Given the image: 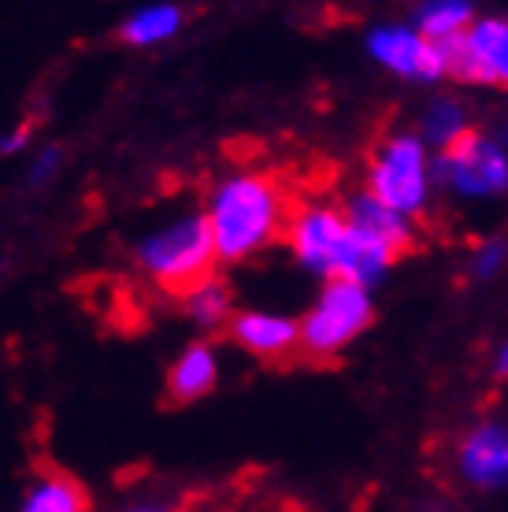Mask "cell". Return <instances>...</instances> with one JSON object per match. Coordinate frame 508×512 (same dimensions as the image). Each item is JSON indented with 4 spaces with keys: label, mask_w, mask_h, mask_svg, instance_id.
<instances>
[{
    "label": "cell",
    "mask_w": 508,
    "mask_h": 512,
    "mask_svg": "<svg viewBox=\"0 0 508 512\" xmlns=\"http://www.w3.org/2000/svg\"><path fill=\"white\" fill-rule=\"evenodd\" d=\"M471 130L468 123V112H464V104L457 97H434L427 104V112L420 119V134L416 138L427 145V153H445L449 145H457L464 134Z\"/></svg>",
    "instance_id": "4fadbf2b"
},
{
    "label": "cell",
    "mask_w": 508,
    "mask_h": 512,
    "mask_svg": "<svg viewBox=\"0 0 508 512\" xmlns=\"http://www.w3.org/2000/svg\"><path fill=\"white\" fill-rule=\"evenodd\" d=\"M457 468L471 487L501 490L508 479V435L501 420H486L460 442Z\"/></svg>",
    "instance_id": "9c48e42d"
},
{
    "label": "cell",
    "mask_w": 508,
    "mask_h": 512,
    "mask_svg": "<svg viewBox=\"0 0 508 512\" xmlns=\"http://www.w3.org/2000/svg\"><path fill=\"white\" fill-rule=\"evenodd\" d=\"M134 260L149 279L175 297H186L201 282L216 279V245L201 208L178 212L134 245Z\"/></svg>",
    "instance_id": "3957f363"
},
{
    "label": "cell",
    "mask_w": 508,
    "mask_h": 512,
    "mask_svg": "<svg viewBox=\"0 0 508 512\" xmlns=\"http://www.w3.org/2000/svg\"><path fill=\"white\" fill-rule=\"evenodd\" d=\"M26 145V127H15L8 134H0V156H12Z\"/></svg>",
    "instance_id": "ffe728a7"
},
{
    "label": "cell",
    "mask_w": 508,
    "mask_h": 512,
    "mask_svg": "<svg viewBox=\"0 0 508 512\" xmlns=\"http://www.w3.org/2000/svg\"><path fill=\"white\" fill-rule=\"evenodd\" d=\"M204 219H208V234L216 245V260L242 264L249 256L264 253L267 245L286 238L290 201L275 179L256 175V171H238L212 190Z\"/></svg>",
    "instance_id": "6da1fadb"
},
{
    "label": "cell",
    "mask_w": 508,
    "mask_h": 512,
    "mask_svg": "<svg viewBox=\"0 0 508 512\" xmlns=\"http://www.w3.org/2000/svg\"><path fill=\"white\" fill-rule=\"evenodd\" d=\"M182 30V8L175 4H153V8H141L119 26V38L134 45V49H145V45H156V41L175 38Z\"/></svg>",
    "instance_id": "9a60e30c"
},
{
    "label": "cell",
    "mask_w": 508,
    "mask_h": 512,
    "mask_svg": "<svg viewBox=\"0 0 508 512\" xmlns=\"http://www.w3.org/2000/svg\"><path fill=\"white\" fill-rule=\"evenodd\" d=\"M127 512H175V509H167V505H134Z\"/></svg>",
    "instance_id": "44dd1931"
},
{
    "label": "cell",
    "mask_w": 508,
    "mask_h": 512,
    "mask_svg": "<svg viewBox=\"0 0 508 512\" xmlns=\"http://www.w3.org/2000/svg\"><path fill=\"white\" fill-rule=\"evenodd\" d=\"M505 264V242L501 238H490V242L479 245V253H475V264H471V275L475 279H494L497 271Z\"/></svg>",
    "instance_id": "ac0fdd59"
},
{
    "label": "cell",
    "mask_w": 508,
    "mask_h": 512,
    "mask_svg": "<svg viewBox=\"0 0 508 512\" xmlns=\"http://www.w3.org/2000/svg\"><path fill=\"white\" fill-rule=\"evenodd\" d=\"M475 19V8L468 0H434V4H423L416 12V34L427 41H449L457 38L460 30H468V23Z\"/></svg>",
    "instance_id": "2e32d148"
},
{
    "label": "cell",
    "mask_w": 508,
    "mask_h": 512,
    "mask_svg": "<svg viewBox=\"0 0 508 512\" xmlns=\"http://www.w3.org/2000/svg\"><path fill=\"white\" fill-rule=\"evenodd\" d=\"M19 512H86V490L78 487L71 475L45 472L26 490Z\"/></svg>",
    "instance_id": "5bb4252c"
},
{
    "label": "cell",
    "mask_w": 508,
    "mask_h": 512,
    "mask_svg": "<svg viewBox=\"0 0 508 512\" xmlns=\"http://www.w3.org/2000/svg\"><path fill=\"white\" fill-rule=\"evenodd\" d=\"M219 383V357L208 342H193L182 357L171 364L167 372V397L175 405H186V401H197V397L212 394Z\"/></svg>",
    "instance_id": "7c38bea8"
},
{
    "label": "cell",
    "mask_w": 508,
    "mask_h": 512,
    "mask_svg": "<svg viewBox=\"0 0 508 512\" xmlns=\"http://www.w3.org/2000/svg\"><path fill=\"white\" fill-rule=\"evenodd\" d=\"M286 242H290L293 256L301 260V268H308L312 275H323L327 282H353L360 290L379 286L382 275L394 268L397 260L390 249L349 231L342 208L331 205H308L290 212Z\"/></svg>",
    "instance_id": "7a4b0ae2"
},
{
    "label": "cell",
    "mask_w": 508,
    "mask_h": 512,
    "mask_svg": "<svg viewBox=\"0 0 508 512\" xmlns=\"http://www.w3.org/2000/svg\"><path fill=\"white\" fill-rule=\"evenodd\" d=\"M368 197L397 216H420L431 201V153L416 134H394L371 156Z\"/></svg>",
    "instance_id": "277c9868"
},
{
    "label": "cell",
    "mask_w": 508,
    "mask_h": 512,
    "mask_svg": "<svg viewBox=\"0 0 508 512\" xmlns=\"http://www.w3.org/2000/svg\"><path fill=\"white\" fill-rule=\"evenodd\" d=\"M342 219L349 223V231H356L360 238L390 249V253L401 260V256L416 245V227L408 216H397L390 208H382L375 197L368 193H353L349 201L342 205Z\"/></svg>",
    "instance_id": "30bf717a"
},
{
    "label": "cell",
    "mask_w": 508,
    "mask_h": 512,
    "mask_svg": "<svg viewBox=\"0 0 508 512\" xmlns=\"http://www.w3.org/2000/svg\"><path fill=\"white\" fill-rule=\"evenodd\" d=\"M182 308H186V316H190L193 323L216 331V327H227L230 316H234V294H230L227 282L208 279V282H201L197 290H190V294L182 297Z\"/></svg>",
    "instance_id": "e0dca14e"
},
{
    "label": "cell",
    "mask_w": 508,
    "mask_h": 512,
    "mask_svg": "<svg viewBox=\"0 0 508 512\" xmlns=\"http://www.w3.org/2000/svg\"><path fill=\"white\" fill-rule=\"evenodd\" d=\"M371 320H375V305L368 290L331 279L316 297V305L308 308L305 320L297 323V349H305L308 357H334L368 331Z\"/></svg>",
    "instance_id": "5b68a950"
},
{
    "label": "cell",
    "mask_w": 508,
    "mask_h": 512,
    "mask_svg": "<svg viewBox=\"0 0 508 512\" xmlns=\"http://www.w3.org/2000/svg\"><path fill=\"white\" fill-rule=\"evenodd\" d=\"M445 75L479 86H505L508 82V23L505 19H471L457 38L438 41Z\"/></svg>",
    "instance_id": "52a82bcc"
},
{
    "label": "cell",
    "mask_w": 508,
    "mask_h": 512,
    "mask_svg": "<svg viewBox=\"0 0 508 512\" xmlns=\"http://www.w3.org/2000/svg\"><path fill=\"white\" fill-rule=\"evenodd\" d=\"M56 167H60V149H45V153L34 160V171H30V186H34V190L49 186V179L56 175Z\"/></svg>",
    "instance_id": "d6986e66"
},
{
    "label": "cell",
    "mask_w": 508,
    "mask_h": 512,
    "mask_svg": "<svg viewBox=\"0 0 508 512\" xmlns=\"http://www.w3.org/2000/svg\"><path fill=\"white\" fill-rule=\"evenodd\" d=\"M368 52L382 67H390L394 75L416 78V82H438V78H445V64L438 45L420 38L405 23L375 26L368 34Z\"/></svg>",
    "instance_id": "ba28073f"
},
{
    "label": "cell",
    "mask_w": 508,
    "mask_h": 512,
    "mask_svg": "<svg viewBox=\"0 0 508 512\" xmlns=\"http://www.w3.org/2000/svg\"><path fill=\"white\" fill-rule=\"evenodd\" d=\"M227 334L260 360H286L297 349V323L275 312H234Z\"/></svg>",
    "instance_id": "8fae6325"
},
{
    "label": "cell",
    "mask_w": 508,
    "mask_h": 512,
    "mask_svg": "<svg viewBox=\"0 0 508 512\" xmlns=\"http://www.w3.org/2000/svg\"><path fill=\"white\" fill-rule=\"evenodd\" d=\"M431 179L449 186L460 197H494L505 193L508 182V156L501 134H479L468 130L457 145L445 153H434Z\"/></svg>",
    "instance_id": "8992f818"
}]
</instances>
